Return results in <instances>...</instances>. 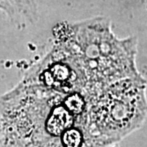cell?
Segmentation results:
<instances>
[{
    "label": "cell",
    "mask_w": 147,
    "mask_h": 147,
    "mask_svg": "<svg viewBox=\"0 0 147 147\" xmlns=\"http://www.w3.org/2000/svg\"><path fill=\"white\" fill-rule=\"evenodd\" d=\"M57 27L70 40L81 59L91 89L97 92L120 79L141 76L136 63L137 38H119L105 17H95Z\"/></svg>",
    "instance_id": "cell-1"
},
{
    "label": "cell",
    "mask_w": 147,
    "mask_h": 147,
    "mask_svg": "<svg viewBox=\"0 0 147 147\" xmlns=\"http://www.w3.org/2000/svg\"><path fill=\"white\" fill-rule=\"evenodd\" d=\"M88 116L101 144L134 131L147 117L146 80L142 75L120 79L98 90L91 97Z\"/></svg>",
    "instance_id": "cell-2"
},
{
    "label": "cell",
    "mask_w": 147,
    "mask_h": 147,
    "mask_svg": "<svg viewBox=\"0 0 147 147\" xmlns=\"http://www.w3.org/2000/svg\"><path fill=\"white\" fill-rule=\"evenodd\" d=\"M54 44L42 60L30 69L24 80L61 92H91L83 62L73 43L57 26Z\"/></svg>",
    "instance_id": "cell-3"
}]
</instances>
